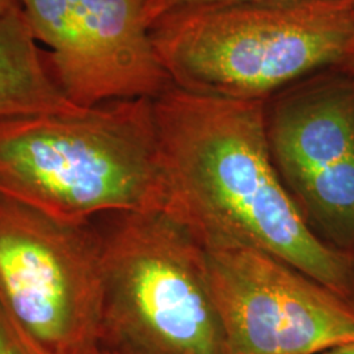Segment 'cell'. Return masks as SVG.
Here are the masks:
<instances>
[{
  "label": "cell",
  "instance_id": "cell-10",
  "mask_svg": "<svg viewBox=\"0 0 354 354\" xmlns=\"http://www.w3.org/2000/svg\"><path fill=\"white\" fill-rule=\"evenodd\" d=\"M0 354H42L26 340L24 335L0 307Z\"/></svg>",
  "mask_w": 354,
  "mask_h": 354
},
{
  "label": "cell",
  "instance_id": "cell-3",
  "mask_svg": "<svg viewBox=\"0 0 354 354\" xmlns=\"http://www.w3.org/2000/svg\"><path fill=\"white\" fill-rule=\"evenodd\" d=\"M172 86L266 102L349 64L354 0H241L165 13L150 26Z\"/></svg>",
  "mask_w": 354,
  "mask_h": 354
},
{
  "label": "cell",
  "instance_id": "cell-4",
  "mask_svg": "<svg viewBox=\"0 0 354 354\" xmlns=\"http://www.w3.org/2000/svg\"><path fill=\"white\" fill-rule=\"evenodd\" d=\"M108 215L97 345L112 354H230L197 236L165 210Z\"/></svg>",
  "mask_w": 354,
  "mask_h": 354
},
{
  "label": "cell",
  "instance_id": "cell-13",
  "mask_svg": "<svg viewBox=\"0 0 354 354\" xmlns=\"http://www.w3.org/2000/svg\"><path fill=\"white\" fill-rule=\"evenodd\" d=\"M19 0H0V17L10 12L15 7H19Z\"/></svg>",
  "mask_w": 354,
  "mask_h": 354
},
{
  "label": "cell",
  "instance_id": "cell-5",
  "mask_svg": "<svg viewBox=\"0 0 354 354\" xmlns=\"http://www.w3.org/2000/svg\"><path fill=\"white\" fill-rule=\"evenodd\" d=\"M99 230L0 196V307L42 354H88L102 319Z\"/></svg>",
  "mask_w": 354,
  "mask_h": 354
},
{
  "label": "cell",
  "instance_id": "cell-7",
  "mask_svg": "<svg viewBox=\"0 0 354 354\" xmlns=\"http://www.w3.org/2000/svg\"><path fill=\"white\" fill-rule=\"evenodd\" d=\"M147 0H19L64 97L76 106L156 99L172 86L145 21Z\"/></svg>",
  "mask_w": 354,
  "mask_h": 354
},
{
  "label": "cell",
  "instance_id": "cell-9",
  "mask_svg": "<svg viewBox=\"0 0 354 354\" xmlns=\"http://www.w3.org/2000/svg\"><path fill=\"white\" fill-rule=\"evenodd\" d=\"M46 64L21 7L0 17V118L74 109Z\"/></svg>",
  "mask_w": 354,
  "mask_h": 354
},
{
  "label": "cell",
  "instance_id": "cell-11",
  "mask_svg": "<svg viewBox=\"0 0 354 354\" xmlns=\"http://www.w3.org/2000/svg\"><path fill=\"white\" fill-rule=\"evenodd\" d=\"M232 1H241V0H147L146 6H145L143 16H145V21L150 28L153 21H156L165 13L201 7V6L232 3Z\"/></svg>",
  "mask_w": 354,
  "mask_h": 354
},
{
  "label": "cell",
  "instance_id": "cell-15",
  "mask_svg": "<svg viewBox=\"0 0 354 354\" xmlns=\"http://www.w3.org/2000/svg\"><path fill=\"white\" fill-rule=\"evenodd\" d=\"M88 354H112L109 353L108 351H105V349H102V348H100L99 345L96 346V348H93L91 352H89Z\"/></svg>",
  "mask_w": 354,
  "mask_h": 354
},
{
  "label": "cell",
  "instance_id": "cell-8",
  "mask_svg": "<svg viewBox=\"0 0 354 354\" xmlns=\"http://www.w3.org/2000/svg\"><path fill=\"white\" fill-rule=\"evenodd\" d=\"M283 92L268 109L273 162L322 241L354 253V83L342 70Z\"/></svg>",
  "mask_w": 354,
  "mask_h": 354
},
{
  "label": "cell",
  "instance_id": "cell-2",
  "mask_svg": "<svg viewBox=\"0 0 354 354\" xmlns=\"http://www.w3.org/2000/svg\"><path fill=\"white\" fill-rule=\"evenodd\" d=\"M0 196L71 223L165 210L151 99L1 117Z\"/></svg>",
  "mask_w": 354,
  "mask_h": 354
},
{
  "label": "cell",
  "instance_id": "cell-12",
  "mask_svg": "<svg viewBox=\"0 0 354 354\" xmlns=\"http://www.w3.org/2000/svg\"><path fill=\"white\" fill-rule=\"evenodd\" d=\"M322 354H354V342H346L339 346H335Z\"/></svg>",
  "mask_w": 354,
  "mask_h": 354
},
{
  "label": "cell",
  "instance_id": "cell-16",
  "mask_svg": "<svg viewBox=\"0 0 354 354\" xmlns=\"http://www.w3.org/2000/svg\"><path fill=\"white\" fill-rule=\"evenodd\" d=\"M354 62V37H353V44H352V54H351V61H349V64H353ZM346 64V66H348ZM345 67V66H344Z\"/></svg>",
  "mask_w": 354,
  "mask_h": 354
},
{
  "label": "cell",
  "instance_id": "cell-1",
  "mask_svg": "<svg viewBox=\"0 0 354 354\" xmlns=\"http://www.w3.org/2000/svg\"><path fill=\"white\" fill-rule=\"evenodd\" d=\"M152 104L165 212L200 241L266 251L354 304V253L322 241L292 201L270 152L266 102L171 86Z\"/></svg>",
  "mask_w": 354,
  "mask_h": 354
},
{
  "label": "cell",
  "instance_id": "cell-14",
  "mask_svg": "<svg viewBox=\"0 0 354 354\" xmlns=\"http://www.w3.org/2000/svg\"><path fill=\"white\" fill-rule=\"evenodd\" d=\"M340 70L344 71L345 74H348V75L351 76L354 83V62L353 64H349L348 66H345V67H342V68H340Z\"/></svg>",
  "mask_w": 354,
  "mask_h": 354
},
{
  "label": "cell",
  "instance_id": "cell-6",
  "mask_svg": "<svg viewBox=\"0 0 354 354\" xmlns=\"http://www.w3.org/2000/svg\"><path fill=\"white\" fill-rule=\"evenodd\" d=\"M230 354H322L354 342V304L277 256L201 241Z\"/></svg>",
  "mask_w": 354,
  "mask_h": 354
}]
</instances>
